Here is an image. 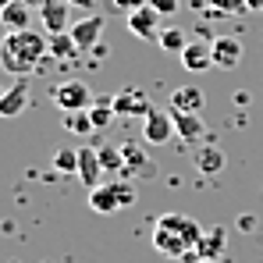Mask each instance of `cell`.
I'll use <instances>...</instances> for the list:
<instances>
[{
	"label": "cell",
	"instance_id": "4",
	"mask_svg": "<svg viewBox=\"0 0 263 263\" xmlns=\"http://www.w3.org/2000/svg\"><path fill=\"white\" fill-rule=\"evenodd\" d=\"M53 103L64 110V114H75V110H89L92 107V92L82 79H64V82H57L53 86Z\"/></svg>",
	"mask_w": 263,
	"mask_h": 263
},
{
	"label": "cell",
	"instance_id": "35",
	"mask_svg": "<svg viewBox=\"0 0 263 263\" xmlns=\"http://www.w3.org/2000/svg\"><path fill=\"white\" fill-rule=\"evenodd\" d=\"M0 96H4V89H0Z\"/></svg>",
	"mask_w": 263,
	"mask_h": 263
},
{
	"label": "cell",
	"instance_id": "18",
	"mask_svg": "<svg viewBox=\"0 0 263 263\" xmlns=\"http://www.w3.org/2000/svg\"><path fill=\"white\" fill-rule=\"evenodd\" d=\"M171 118H175V135L181 139V142H199V139L206 135V125H203V118H199V114L171 110Z\"/></svg>",
	"mask_w": 263,
	"mask_h": 263
},
{
	"label": "cell",
	"instance_id": "14",
	"mask_svg": "<svg viewBox=\"0 0 263 263\" xmlns=\"http://www.w3.org/2000/svg\"><path fill=\"white\" fill-rule=\"evenodd\" d=\"M100 175H103V164H100V149L89 142V146H79V181L86 189H96L100 185Z\"/></svg>",
	"mask_w": 263,
	"mask_h": 263
},
{
	"label": "cell",
	"instance_id": "32",
	"mask_svg": "<svg viewBox=\"0 0 263 263\" xmlns=\"http://www.w3.org/2000/svg\"><path fill=\"white\" fill-rule=\"evenodd\" d=\"M25 4H36V7H40V4H43V0H25Z\"/></svg>",
	"mask_w": 263,
	"mask_h": 263
},
{
	"label": "cell",
	"instance_id": "13",
	"mask_svg": "<svg viewBox=\"0 0 263 263\" xmlns=\"http://www.w3.org/2000/svg\"><path fill=\"white\" fill-rule=\"evenodd\" d=\"M224 249H228V228H203V235H199V246H196V253H199V260H220L224 256Z\"/></svg>",
	"mask_w": 263,
	"mask_h": 263
},
{
	"label": "cell",
	"instance_id": "11",
	"mask_svg": "<svg viewBox=\"0 0 263 263\" xmlns=\"http://www.w3.org/2000/svg\"><path fill=\"white\" fill-rule=\"evenodd\" d=\"M121 157H125V171H121L118 178H153L157 175V167H153V160L146 157L142 146L125 142V146H121Z\"/></svg>",
	"mask_w": 263,
	"mask_h": 263
},
{
	"label": "cell",
	"instance_id": "10",
	"mask_svg": "<svg viewBox=\"0 0 263 263\" xmlns=\"http://www.w3.org/2000/svg\"><path fill=\"white\" fill-rule=\"evenodd\" d=\"M210 46H214V68H220V71H235L246 57L242 40H235V36H217Z\"/></svg>",
	"mask_w": 263,
	"mask_h": 263
},
{
	"label": "cell",
	"instance_id": "31",
	"mask_svg": "<svg viewBox=\"0 0 263 263\" xmlns=\"http://www.w3.org/2000/svg\"><path fill=\"white\" fill-rule=\"evenodd\" d=\"M246 7H249V11H256V14H263V0H246Z\"/></svg>",
	"mask_w": 263,
	"mask_h": 263
},
{
	"label": "cell",
	"instance_id": "17",
	"mask_svg": "<svg viewBox=\"0 0 263 263\" xmlns=\"http://www.w3.org/2000/svg\"><path fill=\"white\" fill-rule=\"evenodd\" d=\"M0 25H4L7 32L29 29V25H32V4H25V0H11V4L0 11Z\"/></svg>",
	"mask_w": 263,
	"mask_h": 263
},
{
	"label": "cell",
	"instance_id": "28",
	"mask_svg": "<svg viewBox=\"0 0 263 263\" xmlns=\"http://www.w3.org/2000/svg\"><path fill=\"white\" fill-rule=\"evenodd\" d=\"M149 4L157 7L160 18H167V14H175V11H178V0H149Z\"/></svg>",
	"mask_w": 263,
	"mask_h": 263
},
{
	"label": "cell",
	"instance_id": "19",
	"mask_svg": "<svg viewBox=\"0 0 263 263\" xmlns=\"http://www.w3.org/2000/svg\"><path fill=\"white\" fill-rule=\"evenodd\" d=\"M203 103H206V96H203V89H199V86H178L175 92H171V110L199 114Z\"/></svg>",
	"mask_w": 263,
	"mask_h": 263
},
{
	"label": "cell",
	"instance_id": "9",
	"mask_svg": "<svg viewBox=\"0 0 263 263\" xmlns=\"http://www.w3.org/2000/svg\"><path fill=\"white\" fill-rule=\"evenodd\" d=\"M178 61H181V68H185V71L203 75V71H210V68H214V46L203 43V40H189V46L178 53Z\"/></svg>",
	"mask_w": 263,
	"mask_h": 263
},
{
	"label": "cell",
	"instance_id": "25",
	"mask_svg": "<svg viewBox=\"0 0 263 263\" xmlns=\"http://www.w3.org/2000/svg\"><path fill=\"white\" fill-rule=\"evenodd\" d=\"M64 128L75 132V135H92V132H96V125H92L89 110H75V114H64Z\"/></svg>",
	"mask_w": 263,
	"mask_h": 263
},
{
	"label": "cell",
	"instance_id": "12",
	"mask_svg": "<svg viewBox=\"0 0 263 263\" xmlns=\"http://www.w3.org/2000/svg\"><path fill=\"white\" fill-rule=\"evenodd\" d=\"M68 11H71L68 0H43V4H40V22H43L46 36L68 32V29H71V25H68Z\"/></svg>",
	"mask_w": 263,
	"mask_h": 263
},
{
	"label": "cell",
	"instance_id": "20",
	"mask_svg": "<svg viewBox=\"0 0 263 263\" xmlns=\"http://www.w3.org/2000/svg\"><path fill=\"white\" fill-rule=\"evenodd\" d=\"M79 43L71 40V32H53L50 36V57L57 61V64H68V61H79Z\"/></svg>",
	"mask_w": 263,
	"mask_h": 263
},
{
	"label": "cell",
	"instance_id": "34",
	"mask_svg": "<svg viewBox=\"0 0 263 263\" xmlns=\"http://www.w3.org/2000/svg\"><path fill=\"white\" fill-rule=\"evenodd\" d=\"M199 263H220V260H199Z\"/></svg>",
	"mask_w": 263,
	"mask_h": 263
},
{
	"label": "cell",
	"instance_id": "26",
	"mask_svg": "<svg viewBox=\"0 0 263 263\" xmlns=\"http://www.w3.org/2000/svg\"><path fill=\"white\" fill-rule=\"evenodd\" d=\"M206 11L217 18H228V14H242L249 7H246V0H206Z\"/></svg>",
	"mask_w": 263,
	"mask_h": 263
},
{
	"label": "cell",
	"instance_id": "24",
	"mask_svg": "<svg viewBox=\"0 0 263 263\" xmlns=\"http://www.w3.org/2000/svg\"><path fill=\"white\" fill-rule=\"evenodd\" d=\"M53 171L57 175H79V149H71V146L57 149L53 153Z\"/></svg>",
	"mask_w": 263,
	"mask_h": 263
},
{
	"label": "cell",
	"instance_id": "5",
	"mask_svg": "<svg viewBox=\"0 0 263 263\" xmlns=\"http://www.w3.org/2000/svg\"><path fill=\"white\" fill-rule=\"evenodd\" d=\"M125 22H128V32L135 40H142V43H157V40H160V29H164V25H160V14H157L153 4H146V7L125 14Z\"/></svg>",
	"mask_w": 263,
	"mask_h": 263
},
{
	"label": "cell",
	"instance_id": "21",
	"mask_svg": "<svg viewBox=\"0 0 263 263\" xmlns=\"http://www.w3.org/2000/svg\"><path fill=\"white\" fill-rule=\"evenodd\" d=\"M157 46H160V50H167V53H181V50L189 46V36H185V29H178V25H164Z\"/></svg>",
	"mask_w": 263,
	"mask_h": 263
},
{
	"label": "cell",
	"instance_id": "2",
	"mask_svg": "<svg viewBox=\"0 0 263 263\" xmlns=\"http://www.w3.org/2000/svg\"><path fill=\"white\" fill-rule=\"evenodd\" d=\"M199 235H203V224L189 214H160L157 224H153V249L160 256H171V260H181V263H199Z\"/></svg>",
	"mask_w": 263,
	"mask_h": 263
},
{
	"label": "cell",
	"instance_id": "16",
	"mask_svg": "<svg viewBox=\"0 0 263 263\" xmlns=\"http://www.w3.org/2000/svg\"><path fill=\"white\" fill-rule=\"evenodd\" d=\"M192 164H196V171H199V175L214 178V175H220V171H224V164H228V160H224V149H220V146L206 142V146H199V149H196Z\"/></svg>",
	"mask_w": 263,
	"mask_h": 263
},
{
	"label": "cell",
	"instance_id": "23",
	"mask_svg": "<svg viewBox=\"0 0 263 263\" xmlns=\"http://www.w3.org/2000/svg\"><path fill=\"white\" fill-rule=\"evenodd\" d=\"M96 149H100V164H103V171H110V175H121V171H125L121 146H107V142H100Z\"/></svg>",
	"mask_w": 263,
	"mask_h": 263
},
{
	"label": "cell",
	"instance_id": "1",
	"mask_svg": "<svg viewBox=\"0 0 263 263\" xmlns=\"http://www.w3.org/2000/svg\"><path fill=\"white\" fill-rule=\"evenodd\" d=\"M57 64L50 57V36L40 29H18L0 40V68L14 79H29L36 71H46Z\"/></svg>",
	"mask_w": 263,
	"mask_h": 263
},
{
	"label": "cell",
	"instance_id": "29",
	"mask_svg": "<svg viewBox=\"0 0 263 263\" xmlns=\"http://www.w3.org/2000/svg\"><path fill=\"white\" fill-rule=\"evenodd\" d=\"M238 231H246V235L256 231V217H253V214H242V217H238Z\"/></svg>",
	"mask_w": 263,
	"mask_h": 263
},
{
	"label": "cell",
	"instance_id": "7",
	"mask_svg": "<svg viewBox=\"0 0 263 263\" xmlns=\"http://www.w3.org/2000/svg\"><path fill=\"white\" fill-rule=\"evenodd\" d=\"M110 103H114V114H121V118H146V114L153 110L149 96H146L142 89H135V86H125L121 92H114Z\"/></svg>",
	"mask_w": 263,
	"mask_h": 263
},
{
	"label": "cell",
	"instance_id": "15",
	"mask_svg": "<svg viewBox=\"0 0 263 263\" xmlns=\"http://www.w3.org/2000/svg\"><path fill=\"white\" fill-rule=\"evenodd\" d=\"M25 107H29V82L18 79L0 96V118H18V114H25Z\"/></svg>",
	"mask_w": 263,
	"mask_h": 263
},
{
	"label": "cell",
	"instance_id": "27",
	"mask_svg": "<svg viewBox=\"0 0 263 263\" xmlns=\"http://www.w3.org/2000/svg\"><path fill=\"white\" fill-rule=\"evenodd\" d=\"M149 0H110V7L118 11V14H132V11H139V7H146Z\"/></svg>",
	"mask_w": 263,
	"mask_h": 263
},
{
	"label": "cell",
	"instance_id": "6",
	"mask_svg": "<svg viewBox=\"0 0 263 263\" xmlns=\"http://www.w3.org/2000/svg\"><path fill=\"white\" fill-rule=\"evenodd\" d=\"M175 139V118H171V110H149L146 118H142V142H149V146H164V142H171Z\"/></svg>",
	"mask_w": 263,
	"mask_h": 263
},
{
	"label": "cell",
	"instance_id": "3",
	"mask_svg": "<svg viewBox=\"0 0 263 263\" xmlns=\"http://www.w3.org/2000/svg\"><path fill=\"white\" fill-rule=\"evenodd\" d=\"M135 203V185L128 178H110V181H100L96 189H89V210L92 214H114L121 206Z\"/></svg>",
	"mask_w": 263,
	"mask_h": 263
},
{
	"label": "cell",
	"instance_id": "8",
	"mask_svg": "<svg viewBox=\"0 0 263 263\" xmlns=\"http://www.w3.org/2000/svg\"><path fill=\"white\" fill-rule=\"evenodd\" d=\"M71 40L79 43V50H92V46H100V40H103V14H82L79 22H71Z\"/></svg>",
	"mask_w": 263,
	"mask_h": 263
},
{
	"label": "cell",
	"instance_id": "22",
	"mask_svg": "<svg viewBox=\"0 0 263 263\" xmlns=\"http://www.w3.org/2000/svg\"><path fill=\"white\" fill-rule=\"evenodd\" d=\"M89 118H92V125L96 132H103L118 114H114V103H110V96H100V100H92V107H89Z\"/></svg>",
	"mask_w": 263,
	"mask_h": 263
},
{
	"label": "cell",
	"instance_id": "30",
	"mask_svg": "<svg viewBox=\"0 0 263 263\" xmlns=\"http://www.w3.org/2000/svg\"><path fill=\"white\" fill-rule=\"evenodd\" d=\"M71 7H79V11H86V14H92V7H96V0H68Z\"/></svg>",
	"mask_w": 263,
	"mask_h": 263
},
{
	"label": "cell",
	"instance_id": "33",
	"mask_svg": "<svg viewBox=\"0 0 263 263\" xmlns=\"http://www.w3.org/2000/svg\"><path fill=\"white\" fill-rule=\"evenodd\" d=\"M7 4H11V0H0V11H4V7H7Z\"/></svg>",
	"mask_w": 263,
	"mask_h": 263
}]
</instances>
